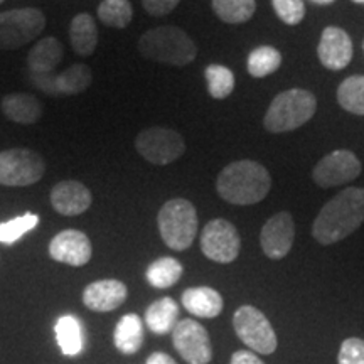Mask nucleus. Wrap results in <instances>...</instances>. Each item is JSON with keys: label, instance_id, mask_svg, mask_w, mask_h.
<instances>
[{"label": "nucleus", "instance_id": "nucleus-40", "mask_svg": "<svg viewBox=\"0 0 364 364\" xmlns=\"http://www.w3.org/2000/svg\"><path fill=\"white\" fill-rule=\"evenodd\" d=\"M4 2V0H0V4H2Z\"/></svg>", "mask_w": 364, "mask_h": 364}, {"label": "nucleus", "instance_id": "nucleus-41", "mask_svg": "<svg viewBox=\"0 0 364 364\" xmlns=\"http://www.w3.org/2000/svg\"><path fill=\"white\" fill-rule=\"evenodd\" d=\"M363 49H364V43H363Z\"/></svg>", "mask_w": 364, "mask_h": 364}, {"label": "nucleus", "instance_id": "nucleus-9", "mask_svg": "<svg viewBox=\"0 0 364 364\" xmlns=\"http://www.w3.org/2000/svg\"><path fill=\"white\" fill-rule=\"evenodd\" d=\"M44 159L29 149H11L0 152V184L11 188L33 186L43 179Z\"/></svg>", "mask_w": 364, "mask_h": 364}, {"label": "nucleus", "instance_id": "nucleus-14", "mask_svg": "<svg viewBox=\"0 0 364 364\" xmlns=\"http://www.w3.org/2000/svg\"><path fill=\"white\" fill-rule=\"evenodd\" d=\"M353 41L351 36L344 29L329 26L322 31L321 41L317 46V56L322 66L331 71L344 70L353 59Z\"/></svg>", "mask_w": 364, "mask_h": 364}, {"label": "nucleus", "instance_id": "nucleus-29", "mask_svg": "<svg viewBox=\"0 0 364 364\" xmlns=\"http://www.w3.org/2000/svg\"><path fill=\"white\" fill-rule=\"evenodd\" d=\"M213 11L226 24H243L257 11L255 0H213Z\"/></svg>", "mask_w": 364, "mask_h": 364}, {"label": "nucleus", "instance_id": "nucleus-22", "mask_svg": "<svg viewBox=\"0 0 364 364\" xmlns=\"http://www.w3.org/2000/svg\"><path fill=\"white\" fill-rule=\"evenodd\" d=\"M70 41L73 49L80 56H91L98 44V29L90 14H78L71 21Z\"/></svg>", "mask_w": 364, "mask_h": 364}, {"label": "nucleus", "instance_id": "nucleus-28", "mask_svg": "<svg viewBox=\"0 0 364 364\" xmlns=\"http://www.w3.org/2000/svg\"><path fill=\"white\" fill-rule=\"evenodd\" d=\"M338 102L346 112L364 117V76L346 78L338 88Z\"/></svg>", "mask_w": 364, "mask_h": 364}, {"label": "nucleus", "instance_id": "nucleus-10", "mask_svg": "<svg viewBox=\"0 0 364 364\" xmlns=\"http://www.w3.org/2000/svg\"><path fill=\"white\" fill-rule=\"evenodd\" d=\"M201 250L204 257L216 263L235 262L241 250L238 230L221 218L209 221L201 233Z\"/></svg>", "mask_w": 364, "mask_h": 364}, {"label": "nucleus", "instance_id": "nucleus-26", "mask_svg": "<svg viewBox=\"0 0 364 364\" xmlns=\"http://www.w3.org/2000/svg\"><path fill=\"white\" fill-rule=\"evenodd\" d=\"M182 273H184V268L179 260L172 257H162L150 263L145 277L154 289H169L181 280Z\"/></svg>", "mask_w": 364, "mask_h": 364}, {"label": "nucleus", "instance_id": "nucleus-17", "mask_svg": "<svg viewBox=\"0 0 364 364\" xmlns=\"http://www.w3.org/2000/svg\"><path fill=\"white\" fill-rule=\"evenodd\" d=\"M127 287L120 280H98L90 284L83 292V302L90 311L112 312L125 302Z\"/></svg>", "mask_w": 364, "mask_h": 364}, {"label": "nucleus", "instance_id": "nucleus-24", "mask_svg": "<svg viewBox=\"0 0 364 364\" xmlns=\"http://www.w3.org/2000/svg\"><path fill=\"white\" fill-rule=\"evenodd\" d=\"M54 332H56V341L63 354L78 356L83 349V332H81L78 318L75 316L59 317L56 326H54Z\"/></svg>", "mask_w": 364, "mask_h": 364}, {"label": "nucleus", "instance_id": "nucleus-19", "mask_svg": "<svg viewBox=\"0 0 364 364\" xmlns=\"http://www.w3.org/2000/svg\"><path fill=\"white\" fill-rule=\"evenodd\" d=\"M182 306L196 317L215 318L223 312L225 302L221 294L211 287H193L182 294Z\"/></svg>", "mask_w": 364, "mask_h": 364}, {"label": "nucleus", "instance_id": "nucleus-6", "mask_svg": "<svg viewBox=\"0 0 364 364\" xmlns=\"http://www.w3.org/2000/svg\"><path fill=\"white\" fill-rule=\"evenodd\" d=\"M44 27V14L36 7L0 12V49H19L39 38Z\"/></svg>", "mask_w": 364, "mask_h": 364}, {"label": "nucleus", "instance_id": "nucleus-38", "mask_svg": "<svg viewBox=\"0 0 364 364\" xmlns=\"http://www.w3.org/2000/svg\"><path fill=\"white\" fill-rule=\"evenodd\" d=\"M311 2L316 4V6H331V4H334V0H311Z\"/></svg>", "mask_w": 364, "mask_h": 364}, {"label": "nucleus", "instance_id": "nucleus-20", "mask_svg": "<svg viewBox=\"0 0 364 364\" xmlns=\"http://www.w3.org/2000/svg\"><path fill=\"white\" fill-rule=\"evenodd\" d=\"M2 107L4 115H6L11 122L22 125H31L41 118L43 113V105L34 95L29 93H11L6 95L2 98Z\"/></svg>", "mask_w": 364, "mask_h": 364}, {"label": "nucleus", "instance_id": "nucleus-25", "mask_svg": "<svg viewBox=\"0 0 364 364\" xmlns=\"http://www.w3.org/2000/svg\"><path fill=\"white\" fill-rule=\"evenodd\" d=\"M93 81V73L90 66L86 65H73L63 71L61 75H56L54 78V95H80L88 88Z\"/></svg>", "mask_w": 364, "mask_h": 364}, {"label": "nucleus", "instance_id": "nucleus-15", "mask_svg": "<svg viewBox=\"0 0 364 364\" xmlns=\"http://www.w3.org/2000/svg\"><path fill=\"white\" fill-rule=\"evenodd\" d=\"M91 243L83 231L65 230L54 236L49 243V255L53 260L71 267H83L91 260Z\"/></svg>", "mask_w": 364, "mask_h": 364}, {"label": "nucleus", "instance_id": "nucleus-2", "mask_svg": "<svg viewBox=\"0 0 364 364\" xmlns=\"http://www.w3.org/2000/svg\"><path fill=\"white\" fill-rule=\"evenodd\" d=\"M218 194L236 206L263 201L272 189V177L260 162L236 161L228 164L216 181Z\"/></svg>", "mask_w": 364, "mask_h": 364}, {"label": "nucleus", "instance_id": "nucleus-16", "mask_svg": "<svg viewBox=\"0 0 364 364\" xmlns=\"http://www.w3.org/2000/svg\"><path fill=\"white\" fill-rule=\"evenodd\" d=\"M90 189L80 181H63L51 191V204L59 215L78 216L91 206Z\"/></svg>", "mask_w": 364, "mask_h": 364}, {"label": "nucleus", "instance_id": "nucleus-31", "mask_svg": "<svg viewBox=\"0 0 364 364\" xmlns=\"http://www.w3.org/2000/svg\"><path fill=\"white\" fill-rule=\"evenodd\" d=\"M208 81V91L215 100H225L235 90V75L230 68L223 65H209L204 70Z\"/></svg>", "mask_w": 364, "mask_h": 364}, {"label": "nucleus", "instance_id": "nucleus-7", "mask_svg": "<svg viewBox=\"0 0 364 364\" xmlns=\"http://www.w3.org/2000/svg\"><path fill=\"white\" fill-rule=\"evenodd\" d=\"M236 336L243 344L257 354H273L277 351V334L260 309L253 306H241L233 316Z\"/></svg>", "mask_w": 364, "mask_h": 364}, {"label": "nucleus", "instance_id": "nucleus-12", "mask_svg": "<svg viewBox=\"0 0 364 364\" xmlns=\"http://www.w3.org/2000/svg\"><path fill=\"white\" fill-rule=\"evenodd\" d=\"M363 166L359 159L349 150H334L327 154L316 164L312 171V179L318 188H336L358 179Z\"/></svg>", "mask_w": 364, "mask_h": 364}, {"label": "nucleus", "instance_id": "nucleus-21", "mask_svg": "<svg viewBox=\"0 0 364 364\" xmlns=\"http://www.w3.org/2000/svg\"><path fill=\"white\" fill-rule=\"evenodd\" d=\"M179 318V306L174 299L162 297L150 304L145 311V324L154 334L164 336L174 331Z\"/></svg>", "mask_w": 364, "mask_h": 364}, {"label": "nucleus", "instance_id": "nucleus-27", "mask_svg": "<svg viewBox=\"0 0 364 364\" xmlns=\"http://www.w3.org/2000/svg\"><path fill=\"white\" fill-rule=\"evenodd\" d=\"M282 65V54L272 46H260L248 54L247 68L253 78H265L275 73Z\"/></svg>", "mask_w": 364, "mask_h": 364}, {"label": "nucleus", "instance_id": "nucleus-11", "mask_svg": "<svg viewBox=\"0 0 364 364\" xmlns=\"http://www.w3.org/2000/svg\"><path fill=\"white\" fill-rule=\"evenodd\" d=\"M172 344L189 364H208L213 359V344L206 327L193 318H182L172 331Z\"/></svg>", "mask_w": 364, "mask_h": 364}, {"label": "nucleus", "instance_id": "nucleus-32", "mask_svg": "<svg viewBox=\"0 0 364 364\" xmlns=\"http://www.w3.org/2000/svg\"><path fill=\"white\" fill-rule=\"evenodd\" d=\"M39 225V216L34 213H26V215L14 218L11 221L0 223V243L12 245L29 231H33Z\"/></svg>", "mask_w": 364, "mask_h": 364}, {"label": "nucleus", "instance_id": "nucleus-35", "mask_svg": "<svg viewBox=\"0 0 364 364\" xmlns=\"http://www.w3.org/2000/svg\"><path fill=\"white\" fill-rule=\"evenodd\" d=\"M179 2L181 0H142V6L150 16L162 17L174 11Z\"/></svg>", "mask_w": 364, "mask_h": 364}, {"label": "nucleus", "instance_id": "nucleus-13", "mask_svg": "<svg viewBox=\"0 0 364 364\" xmlns=\"http://www.w3.org/2000/svg\"><path fill=\"white\" fill-rule=\"evenodd\" d=\"M295 240V223L290 213L280 211L262 228L260 245L270 260H282L292 250Z\"/></svg>", "mask_w": 364, "mask_h": 364}, {"label": "nucleus", "instance_id": "nucleus-5", "mask_svg": "<svg viewBox=\"0 0 364 364\" xmlns=\"http://www.w3.org/2000/svg\"><path fill=\"white\" fill-rule=\"evenodd\" d=\"M157 225L164 243L174 252H184L198 235V213L188 199H171L159 211Z\"/></svg>", "mask_w": 364, "mask_h": 364}, {"label": "nucleus", "instance_id": "nucleus-1", "mask_svg": "<svg viewBox=\"0 0 364 364\" xmlns=\"http://www.w3.org/2000/svg\"><path fill=\"white\" fill-rule=\"evenodd\" d=\"M364 223V188H346L322 206L312 225L321 245H334L353 235Z\"/></svg>", "mask_w": 364, "mask_h": 364}, {"label": "nucleus", "instance_id": "nucleus-33", "mask_svg": "<svg viewBox=\"0 0 364 364\" xmlns=\"http://www.w3.org/2000/svg\"><path fill=\"white\" fill-rule=\"evenodd\" d=\"M272 6L279 19L289 26H297L306 17L304 0H272Z\"/></svg>", "mask_w": 364, "mask_h": 364}, {"label": "nucleus", "instance_id": "nucleus-34", "mask_svg": "<svg viewBox=\"0 0 364 364\" xmlns=\"http://www.w3.org/2000/svg\"><path fill=\"white\" fill-rule=\"evenodd\" d=\"M338 364H364V339H344L339 349Z\"/></svg>", "mask_w": 364, "mask_h": 364}, {"label": "nucleus", "instance_id": "nucleus-18", "mask_svg": "<svg viewBox=\"0 0 364 364\" xmlns=\"http://www.w3.org/2000/svg\"><path fill=\"white\" fill-rule=\"evenodd\" d=\"M65 56L63 44L56 38H44L31 49L27 56V68H29L31 78H43L53 76L59 63Z\"/></svg>", "mask_w": 364, "mask_h": 364}, {"label": "nucleus", "instance_id": "nucleus-4", "mask_svg": "<svg viewBox=\"0 0 364 364\" xmlns=\"http://www.w3.org/2000/svg\"><path fill=\"white\" fill-rule=\"evenodd\" d=\"M317 102L311 91L292 88L282 91L273 98L263 118V125L270 134L297 130L316 115Z\"/></svg>", "mask_w": 364, "mask_h": 364}, {"label": "nucleus", "instance_id": "nucleus-39", "mask_svg": "<svg viewBox=\"0 0 364 364\" xmlns=\"http://www.w3.org/2000/svg\"><path fill=\"white\" fill-rule=\"evenodd\" d=\"M354 4H364V0H351Z\"/></svg>", "mask_w": 364, "mask_h": 364}, {"label": "nucleus", "instance_id": "nucleus-37", "mask_svg": "<svg viewBox=\"0 0 364 364\" xmlns=\"http://www.w3.org/2000/svg\"><path fill=\"white\" fill-rule=\"evenodd\" d=\"M147 364H177L169 354L166 353H152L147 358Z\"/></svg>", "mask_w": 364, "mask_h": 364}, {"label": "nucleus", "instance_id": "nucleus-8", "mask_svg": "<svg viewBox=\"0 0 364 364\" xmlns=\"http://www.w3.org/2000/svg\"><path fill=\"white\" fill-rule=\"evenodd\" d=\"M135 149L154 166H167L186 152V142L177 130L167 127H150L136 135Z\"/></svg>", "mask_w": 364, "mask_h": 364}, {"label": "nucleus", "instance_id": "nucleus-23", "mask_svg": "<svg viewBox=\"0 0 364 364\" xmlns=\"http://www.w3.org/2000/svg\"><path fill=\"white\" fill-rule=\"evenodd\" d=\"M117 349L124 354H135L144 344V322L136 314H127L118 321L113 334Z\"/></svg>", "mask_w": 364, "mask_h": 364}, {"label": "nucleus", "instance_id": "nucleus-3", "mask_svg": "<svg viewBox=\"0 0 364 364\" xmlns=\"http://www.w3.org/2000/svg\"><path fill=\"white\" fill-rule=\"evenodd\" d=\"M139 51L145 59L172 66H186L198 56L194 41L176 26H161L144 33Z\"/></svg>", "mask_w": 364, "mask_h": 364}, {"label": "nucleus", "instance_id": "nucleus-30", "mask_svg": "<svg viewBox=\"0 0 364 364\" xmlns=\"http://www.w3.org/2000/svg\"><path fill=\"white\" fill-rule=\"evenodd\" d=\"M134 17L130 0H103L98 7V19L105 26L125 29Z\"/></svg>", "mask_w": 364, "mask_h": 364}, {"label": "nucleus", "instance_id": "nucleus-36", "mask_svg": "<svg viewBox=\"0 0 364 364\" xmlns=\"http://www.w3.org/2000/svg\"><path fill=\"white\" fill-rule=\"evenodd\" d=\"M230 364H265V363H263L262 359L257 356V353L245 351V349H241V351L233 353Z\"/></svg>", "mask_w": 364, "mask_h": 364}]
</instances>
